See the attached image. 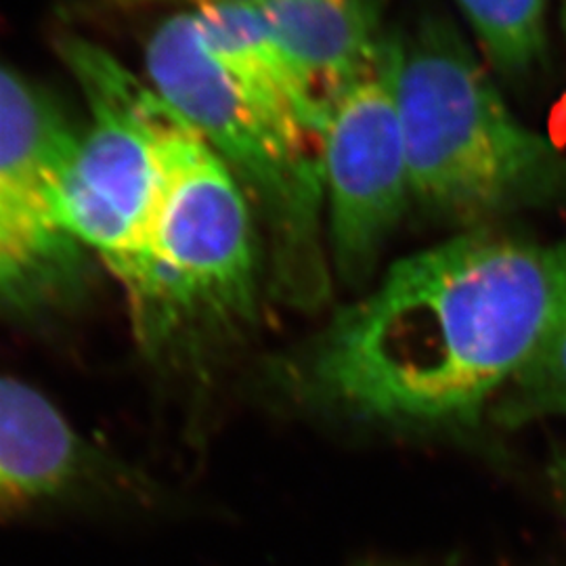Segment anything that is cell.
Listing matches in <instances>:
<instances>
[{
  "mask_svg": "<svg viewBox=\"0 0 566 566\" xmlns=\"http://www.w3.org/2000/svg\"><path fill=\"white\" fill-rule=\"evenodd\" d=\"M560 285V242L465 229L392 264L311 344L294 388L374 424H476L537 350Z\"/></svg>",
  "mask_w": 566,
  "mask_h": 566,
  "instance_id": "cell-1",
  "label": "cell"
},
{
  "mask_svg": "<svg viewBox=\"0 0 566 566\" xmlns=\"http://www.w3.org/2000/svg\"><path fill=\"white\" fill-rule=\"evenodd\" d=\"M261 277L256 214L240 182L170 105L147 264L126 294L139 343L163 364L208 367L256 324Z\"/></svg>",
  "mask_w": 566,
  "mask_h": 566,
  "instance_id": "cell-2",
  "label": "cell"
},
{
  "mask_svg": "<svg viewBox=\"0 0 566 566\" xmlns=\"http://www.w3.org/2000/svg\"><path fill=\"white\" fill-rule=\"evenodd\" d=\"M399 112L411 200L476 229L565 187L554 147L518 120L464 41L428 21L401 44Z\"/></svg>",
  "mask_w": 566,
  "mask_h": 566,
  "instance_id": "cell-3",
  "label": "cell"
},
{
  "mask_svg": "<svg viewBox=\"0 0 566 566\" xmlns=\"http://www.w3.org/2000/svg\"><path fill=\"white\" fill-rule=\"evenodd\" d=\"M145 63L149 84L200 130L261 219L280 298L296 308L322 306L332 263L319 154L243 102L208 53L193 11L156 28Z\"/></svg>",
  "mask_w": 566,
  "mask_h": 566,
  "instance_id": "cell-4",
  "label": "cell"
},
{
  "mask_svg": "<svg viewBox=\"0 0 566 566\" xmlns=\"http://www.w3.org/2000/svg\"><path fill=\"white\" fill-rule=\"evenodd\" d=\"M61 53L91 112L61 189L63 223L130 294L142 282L163 193L170 103L97 44L74 39Z\"/></svg>",
  "mask_w": 566,
  "mask_h": 566,
  "instance_id": "cell-5",
  "label": "cell"
},
{
  "mask_svg": "<svg viewBox=\"0 0 566 566\" xmlns=\"http://www.w3.org/2000/svg\"><path fill=\"white\" fill-rule=\"evenodd\" d=\"M401 44L386 39L374 63L332 99L317 142L329 263L350 285L371 280L413 202L397 95Z\"/></svg>",
  "mask_w": 566,
  "mask_h": 566,
  "instance_id": "cell-6",
  "label": "cell"
},
{
  "mask_svg": "<svg viewBox=\"0 0 566 566\" xmlns=\"http://www.w3.org/2000/svg\"><path fill=\"white\" fill-rule=\"evenodd\" d=\"M81 135L53 103L0 65V303L70 282L82 245L61 214V189Z\"/></svg>",
  "mask_w": 566,
  "mask_h": 566,
  "instance_id": "cell-7",
  "label": "cell"
},
{
  "mask_svg": "<svg viewBox=\"0 0 566 566\" xmlns=\"http://www.w3.org/2000/svg\"><path fill=\"white\" fill-rule=\"evenodd\" d=\"M203 44L243 102L283 130L319 142L327 103L283 46L261 7L193 11Z\"/></svg>",
  "mask_w": 566,
  "mask_h": 566,
  "instance_id": "cell-8",
  "label": "cell"
},
{
  "mask_svg": "<svg viewBox=\"0 0 566 566\" xmlns=\"http://www.w3.org/2000/svg\"><path fill=\"white\" fill-rule=\"evenodd\" d=\"M91 465L88 447L55 405L0 376V516L74 491Z\"/></svg>",
  "mask_w": 566,
  "mask_h": 566,
  "instance_id": "cell-9",
  "label": "cell"
},
{
  "mask_svg": "<svg viewBox=\"0 0 566 566\" xmlns=\"http://www.w3.org/2000/svg\"><path fill=\"white\" fill-rule=\"evenodd\" d=\"M261 9L327 107L385 46L367 0H271Z\"/></svg>",
  "mask_w": 566,
  "mask_h": 566,
  "instance_id": "cell-10",
  "label": "cell"
},
{
  "mask_svg": "<svg viewBox=\"0 0 566 566\" xmlns=\"http://www.w3.org/2000/svg\"><path fill=\"white\" fill-rule=\"evenodd\" d=\"M563 285L546 334L528 364L495 399L489 416L506 428L533 424L546 418H566V240Z\"/></svg>",
  "mask_w": 566,
  "mask_h": 566,
  "instance_id": "cell-11",
  "label": "cell"
},
{
  "mask_svg": "<svg viewBox=\"0 0 566 566\" xmlns=\"http://www.w3.org/2000/svg\"><path fill=\"white\" fill-rule=\"evenodd\" d=\"M491 63L525 74L546 51L549 0H455Z\"/></svg>",
  "mask_w": 566,
  "mask_h": 566,
  "instance_id": "cell-12",
  "label": "cell"
},
{
  "mask_svg": "<svg viewBox=\"0 0 566 566\" xmlns=\"http://www.w3.org/2000/svg\"><path fill=\"white\" fill-rule=\"evenodd\" d=\"M271 0H103V4L133 9V7H151V4H189V11L210 9V7H264Z\"/></svg>",
  "mask_w": 566,
  "mask_h": 566,
  "instance_id": "cell-13",
  "label": "cell"
},
{
  "mask_svg": "<svg viewBox=\"0 0 566 566\" xmlns=\"http://www.w3.org/2000/svg\"><path fill=\"white\" fill-rule=\"evenodd\" d=\"M549 485L566 516V449H563L549 464Z\"/></svg>",
  "mask_w": 566,
  "mask_h": 566,
  "instance_id": "cell-14",
  "label": "cell"
},
{
  "mask_svg": "<svg viewBox=\"0 0 566 566\" xmlns=\"http://www.w3.org/2000/svg\"><path fill=\"white\" fill-rule=\"evenodd\" d=\"M565 32H566V0H565Z\"/></svg>",
  "mask_w": 566,
  "mask_h": 566,
  "instance_id": "cell-15",
  "label": "cell"
},
{
  "mask_svg": "<svg viewBox=\"0 0 566 566\" xmlns=\"http://www.w3.org/2000/svg\"><path fill=\"white\" fill-rule=\"evenodd\" d=\"M371 566H382V565H371Z\"/></svg>",
  "mask_w": 566,
  "mask_h": 566,
  "instance_id": "cell-16",
  "label": "cell"
}]
</instances>
